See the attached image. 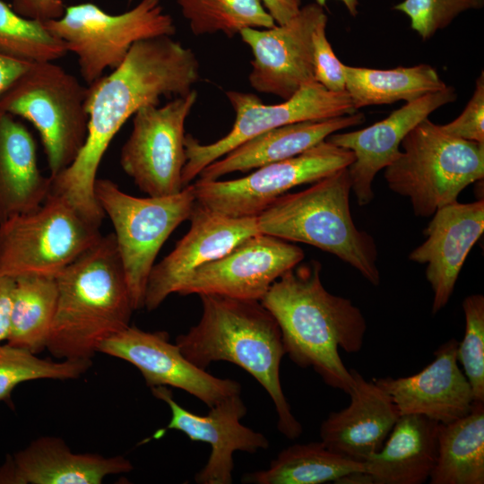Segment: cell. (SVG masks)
<instances>
[{"label": "cell", "instance_id": "obj_23", "mask_svg": "<svg viewBox=\"0 0 484 484\" xmlns=\"http://www.w3.org/2000/svg\"><path fill=\"white\" fill-rule=\"evenodd\" d=\"M132 470L124 456L77 454L59 437L42 436L0 466V484H100Z\"/></svg>", "mask_w": 484, "mask_h": 484}, {"label": "cell", "instance_id": "obj_32", "mask_svg": "<svg viewBox=\"0 0 484 484\" xmlns=\"http://www.w3.org/2000/svg\"><path fill=\"white\" fill-rule=\"evenodd\" d=\"M91 367V359H41L37 354L8 342L0 345V402L9 401L21 383L39 380L77 379Z\"/></svg>", "mask_w": 484, "mask_h": 484}, {"label": "cell", "instance_id": "obj_17", "mask_svg": "<svg viewBox=\"0 0 484 484\" xmlns=\"http://www.w3.org/2000/svg\"><path fill=\"white\" fill-rule=\"evenodd\" d=\"M186 234L150 272L144 307L154 310L199 267L216 260L257 233L256 217H230L212 212L197 202Z\"/></svg>", "mask_w": 484, "mask_h": 484}, {"label": "cell", "instance_id": "obj_42", "mask_svg": "<svg viewBox=\"0 0 484 484\" xmlns=\"http://www.w3.org/2000/svg\"><path fill=\"white\" fill-rule=\"evenodd\" d=\"M327 0H315V3L324 7L326 4ZM342 2V4L345 5L346 9L348 10L349 13L355 17L358 15V6L359 4V0H340Z\"/></svg>", "mask_w": 484, "mask_h": 484}, {"label": "cell", "instance_id": "obj_16", "mask_svg": "<svg viewBox=\"0 0 484 484\" xmlns=\"http://www.w3.org/2000/svg\"><path fill=\"white\" fill-rule=\"evenodd\" d=\"M101 352L134 366L150 387L169 386L194 395L209 408L222 400L241 393L236 380L220 378L190 362L164 331L146 332L129 325L107 339Z\"/></svg>", "mask_w": 484, "mask_h": 484}, {"label": "cell", "instance_id": "obj_36", "mask_svg": "<svg viewBox=\"0 0 484 484\" xmlns=\"http://www.w3.org/2000/svg\"><path fill=\"white\" fill-rule=\"evenodd\" d=\"M328 17L323 18L312 35L313 68L315 81L331 91L345 90V76L342 64L336 56L326 37Z\"/></svg>", "mask_w": 484, "mask_h": 484}, {"label": "cell", "instance_id": "obj_5", "mask_svg": "<svg viewBox=\"0 0 484 484\" xmlns=\"http://www.w3.org/2000/svg\"><path fill=\"white\" fill-rule=\"evenodd\" d=\"M351 182L341 169L296 193H287L256 216L260 233L311 245L355 268L372 285L380 283L374 238L355 225Z\"/></svg>", "mask_w": 484, "mask_h": 484}, {"label": "cell", "instance_id": "obj_12", "mask_svg": "<svg viewBox=\"0 0 484 484\" xmlns=\"http://www.w3.org/2000/svg\"><path fill=\"white\" fill-rule=\"evenodd\" d=\"M355 160L350 150L326 139L294 157L255 169L248 176L229 180L193 183L195 199L203 207L230 217H256L292 188L316 182Z\"/></svg>", "mask_w": 484, "mask_h": 484}, {"label": "cell", "instance_id": "obj_40", "mask_svg": "<svg viewBox=\"0 0 484 484\" xmlns=\"http://www.w3.org/2000/svg\"><path fill=\"white\" fill-rule=\"evenodd\" d=\"M32 63L0 52V96Z\"/></svg>", "mask_w": 484, "mask_h": 484}, {"label": "cell", "instance_id": "obj_1", "mask_svg": "<svg viewBox=\"0 0 484 484\" xmlns=\"http://www.w3.org/2000/svg\"><path fill=\"white\" fill-rule=\"evenodd\" d=\"M200 79L194 52L170 36L134 43L124 61L89 85L86 140L73 162L51 178L49 194L61 196L82 216L100 226L105 213L94 185L110 143L140 108L158 106L161 97L188 94Z\"/></svg>", "mask_w": 484, "mask_h": 484}, {"label": "cell", "instance_id": "obj_11", "mask_svg": "<svg viewBox=\"0 0 484 484\" xmlns=\"http://www.w3.org/2000/svg\"><path fill=\"white\" fill-rule=\"evenodd\" d=\"M226 96L235 113L234 123L226 135L203 144L192 134H186L184 187L190 185L206 166L260 134L290 124L356 112L346 91H331L316 82L303 85L279 104H264L255 94L238 91H227Z\"/></svg>", "mask_w": 484, "mask_h": 484}, {"label": "cell", "instance_id": "obj_10", "mask_svg": "<svg viewBox=\"0 0 484 484\" xmlns=\"http://www.w3.org/2000/svg\"><path fill=\"white\" fill-rule=\"evenodd\" d=\"M102 237L99 226L61 196L0 223V275L56 276Z\"/></svg>", "mask_w": 484, "mask_h": 484}, {"label": "cell", "instance_id": "obj_24", "mask_svg": "<svg viewBox=\"0 0 484 484\" xmlns=\"http://www.w3.org/2000/svg\"><path fill=\"white\" fill-rule=\"evenodd\" d=\"M363 113L323 120L286 125L260 134L206 166L199 174L201 180H215L238 171L259 167L298 155L342 129L361 125Z\"/></svg>", "mask_w": 484, "mask_h": 484}, {"label": "cell", "instance_id": "obj_18", "mask_svg": "<svg viewBox=\"0 0 484 484\" xmlns=\"http://www.w3.org/2000/svg\"><path fill=\"white\" fill-rule=\"evenodd\" d=\"M151 389L153 396L166 402L170 409L169 429L181 431L192 441L210 445L209 459L194 476L198 484L232 483L233 454L236 451L255 454L269 447L264 435L240 422L247 412L241 393L210 407L206 415H197L179 405L168 386Z\"/></svg>", "mask_w": 484, "mask_h": 484}, {"label": "cell", "instance_id": "obj_26", "mask_svg": "<svg viewBox=\"0 0 484 484\" xmlns=\"http://www.w3.org/2000/svg\"><path fill=\"white\" fill-rule=\"evenodd\" d=\"M50 177L38 165L34 137L0 110V223L38 209L49 194Z\"/></svg>", "mask_w": 484, "mask_h": 484}, {"label": "cell", "instance_id": "obj_25", "mask_svg": "<svg viewBox=\"0 0 484 484\" xmlns=\"http://www.w3.org/2000/svg\"><path fill=\"white\" fill-rule=\"evenodd\" d=\"M439 423L419 414L401 415L379 451L363 462L373 484H422L436 464Z\"/></svg>", "mask_w": 484, "mask_h": 484}, {"label": "cell", "instance_id": "obj_4", "mask_svg": "<svg viewBox=\"0 0 484 484\" xmlns=\"http://www.w3.org/2000/svg\"><path fill=\"white\" fill-rule=\"evenodd\" d=\"M58 297L46 350L59 359H91L130 325L134 309L114 233L56 276Z\"/></svg>", "mask_w": 484, "mask_h": 484}, {"label": "cell", "instance_id": "obj_13", "mask_svg": "<svg viewBox=\"0 0 484 484\" xmlns=\"http://www.w3.org/2000/svg\"><path fill=\"white\" fill-rule=\"evenodd\" d=\"M197 91L173 98L163 106H146L133 117V127L120 152V165L149 196L177 194L183 188L186 162L185 124Z\"/></svg>", "mask_w": 484, "mask_h": 484}, {"label": "cell", "instance_id": "obj_14", "mask_svg": "<svg viewBox=\"0 0 484 484\" xmlns=\"http://www.w3.org/2000/svg\"><path fill=\"white\" fill-rule=\"evenodd\" d=\"M327 15L316 3L302 6L284 24L271 28H246L239 35L251 49L250 86L260 93L288 99L303 85L315 82L312 35Z\"/></svg>", "mask_w": 484, "mask_h": 484}, {"label": "cell", "instance_id": "obj_7", "mask_svg": "<svg viewBox=\"0 0 484 484\" xmlns=\"http://www.w3.org/2000/svg\"><path fill=\"white\" fill-rule=\"evenodd\" d=\"M88 87L54 61L34 62L0 96V110L38 131L49 177L69 167L86 140Z\"/></svg>", "mask_w": 484, "mask_h": 484}, {"label": "cell", "instance_id": "obj_31", "mask_svg": "<svg viewBox=\"0 0 484 484\" xmlns=\"http://www.w3.org/2000/svg\"><path fill=\"white\" fill-rule=\"evenodd\" d=\"M195 36L222 33L232 38L246 28H271L276 23L261 0H177Z\"/></svg>", "mask_w": 484, "mask_h": 484}, {"label": "cell", "instance_id": "obj_15", "mask_svg": "<svg viewBox=\"0 0 484 484\" xmlns=\"http://www.w3.org/2000/svg\"><path fill=\"white\" fill-rule=\"evenodd\" d=\"M303 259L299 246L257 233L221 257L197 268L177 293L261 300L276 280Z\"/></svg>", "mask_w": 484, "mask_h": 484}, {"label": "cell", "instance_id": "obj_30", "mask_svg": "<svg viewBox=\"0 0 484 484\" xmlns=\"http://www.w3.org/2000/svg\"><path fill=\"white\" fill-rule=\"evenodd\" d=\"M57 297L56 276L15 277L7 342L35 354L46 350Z\"/></svg>", "mask_w": 484, "mask_h": 484}, {"label": "cell", "instance_id": "obj_38", "mask_svg": "<svg viewBox=\"0 0 484 484\" xmlns=\"http://www.w3.org/2000/svg\"><path fill=\"white\" fill-rule=\"evenodd\" d=\"M12 8L25 18L44 23L60 18L65 6L63 0H13Z\"/></svg>", "mask_w": 484, "mask_h": 484}, {"label": "cell", "instance_id": "obj_37", "mask_svg": "<svg viewBox=\"0 0 484 484\" xmlns=\"http://www.w3.org/2000/svg\"><path fill=\"white\" fill-rule=\"evenodd\" d=\"M449 134L484 143V73L477 78L475 89L462 113L452 122L441 125Z\"/></svg>", "mask_w": 484, "mask_h": 484}, {"label": "cell", "instance_id": "obj_22", "mask_svg": "<svg viewBox=\"0 0 484 484\" xmlns=\"http://www.w3.org/2000/svg\"><path fill=\"white\" fill-rule=\"evenodd\" d=\"M350 371L353 378L350 402L322 422L320 437L334 453L364 462L381 449L401 415L385 391L355 369Z\"/></svg>", "mask_w": 484, "mask_h": 484}, {"label": "cell", "instance_id": "obj_39", "mask_svg": "<svg viewBox=\"0 0 484 484\" xmlns=\"http://www.w3.org/2000/svg\"><path fill=\"white\" fill-rule=\"evenodd\" d=\"M14 285V277L0 275V341L9 334Z\"/></svg>", "mask_w": 484, "mask_h": 484}, {"label": "cell", "instance_id": "obj_3", "mask_svg": "<svg viewBox=\"0 0 484 484\" xmlns=\"http://www.w3.org/2000/svg\"><path fill=\"white\" fill-rule=\"evenodd\" d=\"M199 322L176 338L183 355L206 369L215 361L231 362L250 374L274 403L277 428L288 439L302 434L281 388L280 366L286 354L274 316L260 300L200 295Z\"/></svg>", "mask_w": 484, "mask_h": 484}, {"label": "cell", "instance_id": "obj_2", "mask_svg": "<svg viewBox=\"0 0 484 484\" xmlns=\"http://www.w3.org/2000/svg\"><path fill=\"white\" fill-rule=\"evenodd\" d=\"M321 264L312 260L288 270L260 300L276 319L285 353L300 367H312L329 386L346 393L353 378L339 348L359 352L366 319L351 300L324 287Z\"/></svg>", "mask_w": 484, "mask_h": 484}, {"label": "cell", "instance_id": "obj_6", "mask_svg": "<svg viewBox=\"0 0 484 484\" xmlns=\"http://www.w3.org/2000/svg\"><path fill=\"white\" fill-rule=\"evenodd\" d=\"M401 148L384 177L393 192L410 199L416 216H432L484 177V143L454 137L428 117L406 134Z\"/></svg>", "mask_w": 484, "mask_h": 484}, {"label": "cell", "instance_id": "obj_33", "mask_svg": "<svg viewBox=\"0 0 484 484\" xmlns=\"http://www.w3.org/2000/svg\"><path fill=\"white\" fill-rule=\"evenodd\" d=\"M0 52L34 63L55 61L68 51L43 22L20 15L0 0Z\"/></svg>", "mask_w": 484, "mask_h": 484}, {"label": "cell", "instance_id": "obj_35", "mask_svg": "<svg viewBox=\"0 0 484 484\" xmlns=\"http://www.w3.org/2000/svg\"><path fill=\"white\" fill-rule=\"evenodd\" d=\"M483 6L484 0H403L393 9L406 14L411 29L427 40L462 13Z\"/></svg>", "mask_w": 484, "mask_h": 484}, {"label": "cell", "instance_id": "obj_29", "mask_svg": "<svg viewBox=\"0 0 484 484\" xmlns=\"http://www.w3.org/2000/svg\"><path fill=\"white\" fill-rule=\"evenodd\" d=\"M354 471H365L363 462L334 453L322 441L309 442L281 450L267 469L246 473L241 481L248 484L336 483Z\"/></svg>", "mask_w": 484, "mask_h": 484}, {"label": "cell", "instance_id": "obj_9", "mask_svg": "<svg viewBox=\"0 0 484 484\" xmlns=\"http://www.w3.org/2000/svg\"><path fill=\"white\" fill-rule=\"evenodd\" d=\"M44 25L77 56L81 75L89 85L108 68H117L137 41L176 33L174 20L161 0H141L119 14L82 3L65 7L60 18Z\"/></svg>", "mask_w": 484, "mask_h": 484}, {"label": "cell", "instance_id": "obj_28", "mask_svg": "<svg viewBox=\"0 0 484 484\" xmlns=\"http://www.w3.org/2000/svg\"><path fill=\"white\" fill-rule=\"evenodd\" d=\"M345 90L354 108L413 101L446 88L437 71L429 65L374 69L344 65Z\"/></svg>", "mask_w": 484, "mask_h": 484}, {"label": "cell", "instance_id": "obj_27", "mask_svg": "<svg viewBox=\"0 0 484 484\" xmlns=\"http://www.w3.org/2000/svg\"><path fill=\"white\" fill-rule=\"evenodd\" d=\"M431 484L484 483V402H474L470 413L438 428Z\"/></svg>", "mask_w": 484, "mask_h": 484}, {"label": "cell", "instance_id": "obj_21", "mask_svg": "<svg viewBox=\"0 0 484 484\" xmlns=\"http://www.w3.org/2000/svg\"><path fill=\"white\" fill-rule=\"evenodd\" d=\"M457 346L455 339L443 343L434 352V360L415 375L372 380L390 395L400 415L452 422L470 413L474 404L471 385L458 365Z\"/></svg>", "mask_w": 484, "mask_h": 484}, {"label": "cell", "instance_id": "obj_20", "mask_svg": "<svg viewBox=\"0 0 484 484\" xmlns=\"http://www.w3.org/2000/svg\"><path fill=\"white\" fill-rule=\"evenodd\" d=\"M432 216L424 230L426 240L409 259L427 265L426 278L434 293L431 312L436 315L447 305L469 252L483 234L484 200L454 201Z\"/></svg>", "mask_w": 484, "mask_h": 484}, {"label": "cell", "instance_id": "obj_8", "mask_svg": "<svg viewBox=\"0 0 484 484\" xmlns=\"http://www.w3.org/2000/svg\"><path fill=\"white\" fill-rule=\"evenodd\" d=\"M95 197L114 227L117 250L134 309L144 307L150 272L166 240L196 203L193 185L165 196L136 197L109 179L97 178Z\"/></svg>", "mask_w": 484, "mask_h": 484}, {"label": "cell", "instance_id": "obj_41", "mask_svg": "<svg viewBox=\"0 0 484 484\" xmlns=\"http://www.w3.org/2000/svg\"><path fill=\"white\" fill-rule=\"evenodd\" d=\"M261 2L275 23L279 25L291 20L302 7V0H261Z\"/></svg>", "mask_w": 484, "mask_h": 484}, {"label": "cell", "instance_id": "obj_34", "mask_svg": "<svg viewBox=\"0 0 484 484\" xmlns=\"http://www.w3.org/2000/svg\"><path fill=\"white\" fill-rule=\"evenodd\" d=\"M465 331L457 346V360L463 367L474 397L484 402V297L471 294L462 302Z\"/></svg>", "mask_w": 484, "mask_h": 484}, {"label": "cell", "instance_id": "obj_19", "mask_svg": "<svg viewBox=\"0 0 484 484\" xmlns=\"http://www.w3.org/2000/svg\"><path fill=\"white\" fill-rule=\"evenodd\" d=\"M454 88L428 93L393 110L387 117L367 127L347 133H333L326 140L350 150L355 156L348 167L354 193L359 206L374 199L373 181L376 175L393 162L401 154V143L406 134L437 108L453 103Z\"/></svg>", "mask_w": 484, "mask_h": 484}]
</instances>
